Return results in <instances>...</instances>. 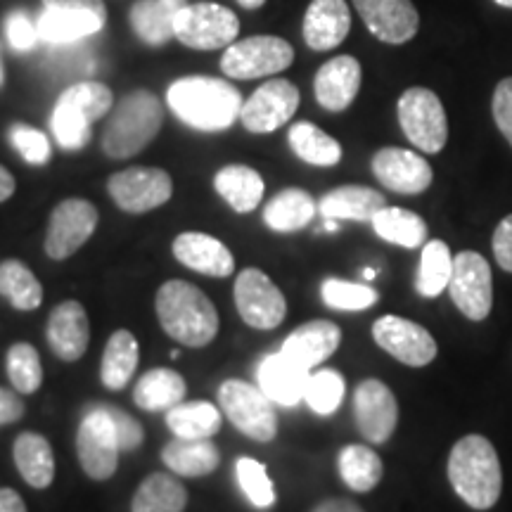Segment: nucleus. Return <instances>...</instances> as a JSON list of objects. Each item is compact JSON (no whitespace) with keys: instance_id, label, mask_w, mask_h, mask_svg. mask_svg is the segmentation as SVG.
Masks as SVG:
<instances>
[{"instance_id":"obj_1","label":"nucleus","mask_w":512,"mask_h":512,"mask_svg":"<svg viewBox=\"0 0 512 512\" xmlns=\"http://www.w3.org/2000/svg\"><path fill=\"white\" fill-rule=\"evenodd\" d=\"M166 102L183 124L197 131H226L240 119L242 95L233 83L214 76H185L169 86Z\"/></svg>"},{"instance_id":"obj_2","label":"nucleus","mask_w":512,"mask_h":512,"mask_svg":"<svg viewBox=\"0 0 512 512\" xmlns=\"http://www.w3.org/2000/svg\"><path fill=\"white\" fill-rule=\"evenodd\" d=\"M448 482L470 508H494L503 491V470L494 444L482 434L460 439L448 456Z\"/></svg>"},{"instance_id":"obj_3","label":"nucleus","mask_w":512,"mask_h":512,"mask_svg":"<svg viewBox=\"0 0 512 512\" xmlns=\"http://www.w3.org/2000/svg\"><path fill=\"white\" fill-rule=\"evenodd\" d=\"M157 318L166 335L183 347H207L219 332V313L200 287L169 280L157 292Z\"/></svg>"},{"instance_id":"obj_4","label":"nucleus","mask_w":512,"mask_h":512,"mask_svg":"<svg viewBox=\"0 0 512 512\" xmlns=\"http://www.w3.org/2000/svg\"><path fill=\"white\" fill-rule=\"evenodd\" d=\"M164 124L162 100L152 91H131L112 107L100 147L107 157L126 159L143 152Z\"/></svg>"},{"instance_id":"obj_5","label":"nucleus","mask_w":512,"mask_h":512,"mask_svg":"<svg viewBox=\"0 0 512 512\" xmlns=\"http://www.w3.org/2000/svg\"><path fill=\"white\" fill-rule=\"evenodd\" d=\"M114 95L100 81H79L69 86L55 102L50 126L64 150H81L93 136V124L110 114Z\"/></svg>"},{"instance_id":"obj_6","label":"nucleus","mask_w":512,"mask_h":512,"mask_svg":"<svg viewBox=\"0 0 512 512\" xmlns=\"http://www.w3.org/2000/svg\"><path fill=\"white\" fill-rule=\"evenodd\" d=\"M219 403L235 430L245 437L268 444L278 434L275 403L256 384L245 380H226L219 387Z\"/></svg>"},{"instance_id":"obj_7","label":"nucleus","mask_w":512,"mask_h":512,"mask_svg":"<svg viewBox=\"0 0 512 512\" xmlns=\"http://www.w3.org/2000/svg\"><path fill=\"white\" fill-rule=\"evenodd\" d=\"M294 62V48L280 36H249L228 46L221 57V72L238 81L285 72Z\"/></svg>"},{"instance_id":"obj_8","label":"nucleus","mask_w":512,"mask_h":512,"mask_svg":"<svg viewBox=\"0 0 512 512\" xmlns=\"http://www.w3.org/2000/svg\"><path fill=\"white\" fill-rule=\"evenodd\" d=\"M76 453L83 472L95 482H105L117 472L121 446L117 427L105 406H91L83 415L76 432Z\"/></svg>"},{"instance_id":"obj_9","label":"nucleus","mask_w":512,"mask_h":512,"mask_svg":"<svg viewBox=\"0 0 512 512\" xmlns=\"http://www.w3.org/2000/svg\"><path fill=\"white\" fill-rule=\"evenodd\" d=\"M399 124L406 138L427 155L444 150L448 121L439 95L430 88H408L399 100Z\"/></svg>"},{"instance_id":"obj_10","label":"nucleus","mask_w":512,"mask_h":512,"mask_svg":"<svg viewBox=\"0 0 512 512\" xmlns=\"http://www.w3.org/2000/svg\"><path fill=\"white\" fill-rule=\"evenodd\" d=\"M238 34V15L216 3H188L176 17V41L192 50L233 46Z\"/></svg>"},{"instance_id":"obj_11","label":"nucleus","mask_w":512,"mask_h":512,"mask_svg":"<svg viewBox=\"0 0 512 512\" xmlns=\"http://www.w3.org/2000/svg\"><path fill=\"white\" fill-rule=\"evenodd\" d=\"M448 292L465 318L484 320L494 306V275H491L489 261L477 252H460L453 256Z\"/></svg>"},{"instance_id":"obj_12","label":"nucleus","mask_w":512,"mask_h":512,"mask_svg":"<svg viewBox=\"0 0 512 512\" xmlns=\"http://www.w3.org/2000/svg\"><path fill=\"white\" fill-rule=\"evenodd\" d=\"M235 306L249 328L273 330L287 316V302L280 287L259 268H245L235 280Z\"/></svg>"},{"instance_id":"obj_13","label":"nucleus","mask_w":512,"mask_h":512,"mask_svg":"<svg viewBox=\"0 0 512 512\" xmlns=\"http://www.w3.org/2000/svg\"><path fill=\"white\" fill-rule=\"evenodd\" d=\"M114 204L128 214H145L164 207L174 195V181L164 169L155 166H131L117 171L107 183Z\"/></svg>"},{"instance_id":"obj_14","label":"nucleus","mask_w":512,"mask_h":512,"mask_svg":"<svg viewBox=\"0 0 512 512\" xmlns=\"http://www.w3.org/2000/svg\"><path fill=\"white\" fill-rule=\"evenodd\" d=\"M98 221V209L88 200L72 197V200L60 202L48 221L46 254L55 261L69 259L93 238Z\"/></svg>"},{"instance_id":"obj_15","label":"nucleus","mask_w":512,"mask_h":512,"mask_svg":"<svg viewBox=\"0 0 512 512\" xmlns=\"http://www.w3.org/2000/svg\"><path fill=\"white\" fill-rule=\"evenodd\" d=\"M299 88L287 79H271L242 102L240 121L249 133H273L285 126L299 107Z\"/></svg>"},{"instance_id":"obj_16","label":"nucleus","mask_w":512,"mask_h":512,"mask_svg":"<svg viewBox=\"0 0 512 512\" xmlns=\"http://www.w3.org/2000/svg\"><path fill=\"white\" fill-rule=\"evenodd\" d=\"M373 337L377 347L401 361L403 366L425 368L437 358V342L422 325L401 316H382L375 320Z\"/></svg>"},{"instance_id":"obj_17","label":"nucleus","mask_w":512,"mask_h":512,"mask_svg":"<svg viewBox=\"0 0 512 512\" xmlns=\"http://www.w3.org/2000/svg\"><path fill=\"white\" fill-rule=\"evenodd\" d=\"M354 415L363 439L384 444L392 437L396 422H399V403L384 382L363 380L354 392Z\"/></svg>"},{"instance_id":"obj_18","label":"nucleus","mask_w":512,"mask_h":512,"mask_svg":"<svg viewBox=\"0 0 512 512\" xmlns=\"http://www.w3.org/2000/svg\"><path fill=\"white\" fill-rule=\"evenodd\" d=\"M354 8L370 34L382 43L401 46L420 29V15L411 0H354Z\"/></svg>"},{"instance_id":"obj_19","label":"nucleus","mask_w":512,"mask_h":512,"mask_svg":"<svg viewBox=\"0 0 512 512\" xmlns=\"http://www.w3.org/2000/svg\"><path fill=\"white\" fill-rule=\"evenodd\" d=\"M373 174L384 188L399 195H420L432 185V166L403 147H382L373 157Z\"/></svg>"},{"instance_id":"obj_20","label":"nucleus","mask_w":512,"mask_h":512,"mask_svg":"<svg viewBox=\"0 0 512 512\" xmlns=\"http://www.w3.org/2000/svg\"><path fill=\"white\" fill-rule=\"evenodd\" d=\"M361 91V64L356 57L339 55L332 57L318 69L313 81L318 105L328 112H344Z\"/></svg>"},{"instance_id":"obj_21","label":"nucleus","mask_w":512,"mask_h":512,"mask_svg":"<svg viewBox=\"0 0 512 512\" xmlns=\"http://www.w3.org/2000/svg\"><path fill=\"white\" fill-rule=\"evenodd\" d=\"M46 337L50 349L62 361H79L91 342V325L79 302H62L50 313Z\"/></svg>"},{"instance_id":"obj_22","label":"nucleus","mask_w":512,"mask_h":512,"mask_svg":"<svg viewBox=\"0 0 512 512\" xmlns=\"http://www.w3.org/2000/svg\"><path fill=\"white\" fill-rule=\"evenodd\" d=\"M256 377H259L261 392H264L268 399L278 403V406L292 408L297 406L299 401H304L311 370L299 366L292 358H287L283 351H278V354H268L264 361H261L259 370H256Z\"/></svg>"},{"instance_id":"obj_23","label":"nucleus","mask_w":512,"mask_h":512,"mask_svg":"<svg viewBox=\"0 0 512 512\" xmlns=\"http://www.w3.org/2000/svg\"><path fill=\"white\" fill-rule=\"evenodd\" d=\"M351 29L347 0H311L304 15V41L311 50L325 53L342 46Z\"/></svg>"},{"instance_id":"obj_24","label":"nucleus","mask_w":512,"mask_h":512,"mask_svg":"<svg viewBox=\"0 0 512 512\" xmlns=\"http://www.w3.org/2000/svg\"><path fill=\"white\" fill-rule=\"evenodd\" d=\"M342 342V330L332 320H311L299 325L283 342V354L299 366L313 370L335 354Z\"/></svg>"},{"instance_id":"obj_25","label":"nucleus","mask_w":512,"mask_h":512,"mask_svg":"<svg viewBox=\"0 0 512 512\" xmlns=\"http://www.w3.org/2000/svg\"><path fill=\"white\" fill-rule=\"evenodd\" d=\"M174 256L185 268L211 278H228L235 271L233 252L207 233H181L174 240Z\"/></svg>"},{"instance_id":"obj_26","label":"nucleus","mask_w":512,"mask_h":512,"mask_svg":"<svg viewBox=\"0 0 512 512\" xmlns=\"http://www.w3.org/2000/svg\"><path fill=\"white\" fill-rule=\"evenodd\" d=\"M185 5V0H136L131 27L147 46H166L176 38V17Z\"/></svg>"},{"instance_id":"obj_27","label":"nucleus","mask_w":512,"mask_h":512,"mask_svg":"<svg viewBox=\"0 0 512 512\" xmlns=\"http://www.w3.org/2000/svg\"><path fill=\"white\" fill-rule=\"evenodd\" d=\"M387 207L384 195L366 185H342L320 197L318 211L323 219L373 221L377 211Z\"/></svg>"},{"instance_id":"obj_28","label":"nucleus","mask_w":512,"mask_h":512,"mask_svg":"<svg viewBox=\"0 0 512 512\" xmlns=\"http://www.w3.org/2000/svg\"><path fill=\"white\" fill-rule=\"evenodd\" d=\"M105 22L107 19L93 15V12L46 8L36 24L38 36L43 41L53 43V46H67V43H76L81 38L100 34Z\"/></svg>"},{"instance_id":"obj_29","label":"nucleus","mask_w":512,"mask_h":512,"mask_svg":"<svg viewBox=\"0 0 512 512\" xmlns=\"http://www.w3.org/2000/svg\"><path fill=\"white\" fill-rule=\"evenodd\" d=\"M15 465L24 482L34 489H48L55 479V453L43 434L22 432L15 439Z\"/></svg>"},{"instance_id":"obj_30","label":"nucleus","mask_w":512,"mask_h":512,"mask_svg":"<svg viewBox=\"0 0 512 512\" xmlns=\"http://www.w3.org/2000/svg\"><path fill=\"white\" fill-rule=\"evenodd\" d=\"M164 465L169 467L174 475L181 477H207L221 463V453L214 441L209 439H181L164 446L162 451Z\"/></svg>"},{"instance_id":"obj_31","label":"nucleus","mask_w":512,"mask_h":512,"mask_svg":"<svg viewBox=\"0 0 512 512\" xmlns=\"http://www.w3.org/2000/svg\"><path fill=\"white\" fill-rule=\"evenodd\" d=\"M185 392H188V384H185L183 375H178L171 368H155L140 377L136 389H133V401L138 408L150 413L171 411L178 403H183Z\"/></svg>"},{"instance_id":"obj_32","label":"nucleus","mask_w":512,"mask_h":512,"mask_svg":"<svg viewBox=\"0 0 512 512\" xmlns=\"http://www.w3.org/2000/svg\"><path fill=\"white\" fill-rule=\"evenodd\" d=\"M216 192L233 207L238 214H249L259 207L264 197V178L259 171L245 164H230L214 178Z\"/></svg>"},{"instance_id":"obj_33","label":"nucleus","mask_w":512,"mask_h":512,"mask_svg":"<svg viewBox=\"0 0 512 512\" xmlns=\"http://www.w3.org/2000/svg\"><path fill=\"white\" fill-rule=\"evenodd\" d=\"M318 204L302 188H287L273 197L264 209V223L275 233H294L309 226Z\"/></svg>"},{"instance_id":"obj_34","label":"nucleus","mask_w":512,"mask_h":512,"mask_svg":"<svg viewBox=\"0 0 512 512\" xmlns=\"http://www.w3.org/2000/svg\"><path fill=\"white\" fill-rule=\"evenodd\" d=\"M138 339L133 337V332L117 330L107 342L105 354H102V366H100V380L107 389L119 392L131 382L133 373L138 368Z\"/></svg>"},{"instance_id":"obj_35","label":"nucleus","mask_w":512,"mask_h":512,"mask_svg":"<svg viewBox=\"0 0 512 512\" xmlns=\"http://www.w3.org/2000/svg\"><path fill=\"white\" fill-rule=\"evenodd\" d=\"M185 508H188V489L164 472L143 479L131 501V512H183Z\"/></svg>"},{"instance_id":"obj_36","label":"nucleus","mask_w":512,"mask_h":512,"mask_svg":"<svg viewBox=\"0 0 512 512\" xmlns=\"http://www.w3.org/2000/svg\"><path fill=\"white\" fill-rule=\"evenodd\" d=\"M166 425L181 439H211L221 432V411L209 401H188L166 411Z\"/></svg>"},{"instance_id":"obj_37","label":"nucleus","mask_w":512,"mask_h":512,"mask_svg":"<svg viewBox=\"0 0 512 512\" xmlns=\"http://www.w3.org/2000/svg\"><path fill=\"white\" fill-rule=\"evenodd\" d=\"M337 470L351 491L368 494V491H373L380 484L384 467L382 458L370 446L349 444L339 451Z\"/></svg>"},{"instance_id":"obj_38","label":"nucleus","mask_w":512,"mask_h":512,"mask_svg":"<svg viewBox=\"0 0 512 512\" xmlns=\"http://www.w3.org/2000/svg\"><path fill=\"white\" fill-rule=\"evenodd\" d=\"M373 228L382 240L392 245L415 249L422 247L427 240V223L415 211L401 207H384L373 216Z\"/></svg>"},{"instance_id":"obj_39","label":"nucleus","mask_w":512,"mask_h":512,"mask_svg":"<svg viewBox=\"0 0 512 512\" xmlns=\"http://www.w3.org/2000/svg\"><path fill=\"white\" fill-rule=\"evenodd\" d=\"M290 147L299 159L313 166H335L342 159V145L311 121L290 128Z\"/></svg>"},{"instance_id":"obj_40","label":"nucleus","mask_w":512,"mask_h":512,"mask_svg":"<svg viewBox=\"0 0 512 512\" xmlns=\"http://www.w3.org/2000/svg\"><path fill=\"white\" fill-rule=\"evenodd\" d=\"M0 297H5L17 311H36L43 302V285L27 264L8 259L0 264Z\"/></svg>"},{"instance_id":"obj_41","label":"nucleus","mask_w":512,"mask_h":512,"mask_svg":"<svg viewBox=\"0 0 512 512\" xmlns=\"http://www.w3.org/2000/svg\"><path fill=\"white\" fill-rule=\"evenodd\" d=\"M451 273H453V256L446 242L441 240L427 242V245L422 247L420 271H418V280H415L418 292L427 299L439 297L441 292L448 290Z\"/></svg>"},{"instance_id":"obj_42","label":"nucleus","mask_w":512,"mask_h":512,"mask_svg":"<svg viewBox=\"0 0 512 512\" xmlns=\"http://www.w3.org/2000/svg\"><path fill=\"white\" fill-rule=\"evenodd\" d=\"M8 377L17 394H36L43 384V366L38 351L27 342H17L8 349Z\"/></svg>"},{"instance_id":"obj_43","label":"nucleus","mask_w":512,"mask_h":512,"mask_svg":"<svg viewBox=\"0 0 512 512\" xmlns=\"http://www.w3.org/2000/svg\"><path fill=\"white\" fill-rule=\"evenodd\" d=\"M344 392H347V382L337 370H318L311 373L309 384H306L304 401L309 403V408L318 415H332L342 406Z\"/></svg>"},{"instance_id":"obj_44","label":"nucleus","mask_w":512,"mask_h":512,"mask_svg":"<svg viewBox=\"0 0 512 512\" xmlns=\"http://www.w3.org/2000/svg\"><path fill=\"white\" fill-rule=\"evenodd\" d=\"M320 297L330 309L337 311H366L377 304V292L368 285L349 283V280L328 278L320 287Z\"/></svg>"},{"instance_id":"obj_45","label":"nucleus","mask_w":512,"mask_h":512,"mask_svg":"<svg viewBox=\"0 0 512 512\" xmlns=\"http://www.w3.org/2000/svg\"><path fill=\"white\" fill-rule=\"evenodd\" d=\"M235 472H238L240 489L245 491L249 503L254 508H271L275 503V489L271 477H268L266 465L254 458H240L238 465H235Z\"/></svg>"},{"instance_id":"obj_46","label":"nucleus","mask_w":512,"mask_h":512,"mask_svg":"<svg viewBox=\"0 0 512 512\" xmlns=\"http://www.w3.org/2000/svg\"><path fill=\"white\" fill-rule=\"evenodd\" d=\"M10 143L22 155L24 162L43 166L50 162V140L46 133L38 131L34 126L15 124L10 128Z\"/></svg>"},{"instance_id":"obj_47","label":"nucleus","mask_w":512,"mask_h":512,"mask_svg":"<svg viewBox=\"0 0 512 512\" xmlns=\"http://www.w3.org/2000/svg\"><path fill=\"white\" fill-rule=\"evenodd\" d=\"M5 34H8L10 46L19 50V53H27L41 38L38 36V24L24 10L10 12L8 22H5Z\"/></svg>"},{"instance_id":"obj_48","label":"nucleus","mask_w":512,"mask_h":512,"mask_svg":"<svg viewBox=\"0 0 512 512\" xmlns=\"http://www.w3.org/2000/svg\"><path fill=\"white\" fill-rule=\"evenodd\" d=\"M491 110H494L498 131H501L503 138L512 145V76L503 79L496 86L494 105H491Z\"/></svg>"},{"instance_id":"obj_49","label":"nucleus","mask_w":512,"mask_h":512,"mask_svg":"<svg viewBox=\"0 0 512 512\" xmlns=\"http://www.w3.org/2000/svg\"><path fill=\"white\" fill-rule=\"evenodd\" d=\"M105 408L107 413H110L114 427H117L121 451H136V448L143 444V427H140V422L136 418H131L128 413L119 411V408H112V406H105Z\"/></svg>"},{"instance_id":"obj_50","label":"nucleus","mask_w":512,"mask_h":512,"mask_svg":"<svg viewBox=\"0 0 512 512\" xmlns=\"http://www.w3.org/2000/svg\"><path fill=\"white\" fill-rule=\"evenodd\" d=\"M494 256L503 271L512 273V214L505 216L494 230Z\"/></svg>"},{"instance_id":"obj_51","label":"nucleus","mask_w":512,"mask_h":512,"mask_svg":"<svg viewBox=\"0 0 512 512\" xmlns=\"http://www.w3.org/2000/svg\"><path fill=\"white\" fill-rule=\"evenodd\" d=\"M24 415V401L15 392L0 387V425H12Z\"/></svg>"},{"instance_id":"obj_52","label":"nucleus","mask_w":512,"mask_h":512,"mask_svg":"<svg viewBox=\"0 0 512 512\" xmlns=\"http://www.w3.org/2000/svg\"><path fill=\"white\" fill-rule=\"evenodd\" d=\"M46 8L55 10H79V12H93L102 19H107V8L102 0H43Z\"/></svg>"},{"instance_id":"obj_53","label":"nucleus","mask_w":512,"mask_h":512,"mask_svg":"<svg viewBox=\"0 0 512 512\" xmlns=\"http://www.w3.org/2000/svg\"><path fill=\"white\" fill-rule=\"evenodd\" d=\"M313 512H366L361 505L354 501H347V498H328V501L318 503Z\"/></svg>"},{"instance_id":"obj_54","label":"nucleus","mask_w":512,"mask_h":512,"mask_svg":"<svg viewBox=\"0 0 512 512\" xmlns=\"http://www.w3.org/2000/svg\"><path fill=\"white\" fill-rule=\"evenodd\" d=\"M0 512H27V505L15 489H0Z\"/></svg>"},{"instance_id":"obj_55","label":"nucleus","mask_w":512,"mask_h":512,"mask_svg":"<svg viewBox=\"0 0 512 512\" xmlns=\"http://www.w3.org/2000/svg\"><path fill=\"white\" fill-rule=\"evenodd\" d=\"M15 195V178L5 166H0V202L10 200Z\"/></svg>"},{"instance_id":"obj_56","label":"nucleus","mask_w":512,"mask_h":512,"mask_svg":"<svg viewBox=\"0 0 512 512\" xmlns=\"http://www.w3.org/2000/svg\"><path fill=\"white\" fill-rule=\"evenodd\" d=\"M238 3H240L245 10H259V8H264L266 0H238Z\"/></svg>"},{"instance_id":"obj_57","label":"nucleus","mask_w":512,"mask_h":512,"mask_svg":"<svg viewBox=\"0 0 512 512\" xmlns=\"http://www.w3.org/2000/svg\"><path fill=\"white\" fill-rule=\"evenodd\" d=\"M323 230H325V233H337V230H339V221H335V219H325Z\"/></svg>"},{"instance_id":"obj_58","label":"nucleus","mask_w":512,"mask_h":512,"mask_svg":"<svg viewBox=\"0 0 512 512\" xmlns=\"http://www.w3.org/2000/svg\"><path fill=\"white\" fill-rule=\"evenodd\" d=\"M375 275H377L375 268H366V271H363V278L366 280H375Z\"/></svg>"},{"instance_id":"obj_59","label":"nucleus","mask_w":512,"mask_h":512,"mask_svg":"<svg viewBox=\"0 0 512 512\" xmlns=\"http://www.w3.org/2000/svg\"><path fill=\"white\" fill-rule=\"evenodd\" d=\"M498 5H503V8H512V0H496Z\"/></svg>"},{"instance_id":"obj_60","label":"nucleus","mask_w":512,"mask_h":512,"mask_svg":"<svg viewBox=\"0 0 512 512\" xmlns=\"http://www.w3.org/2000/svg\"><path fill=\"white\" fill-rule=\"evenodd\" d=\"M5 81V72H3V60H0V86H3Z\"/></svg>"}]
</instances>
